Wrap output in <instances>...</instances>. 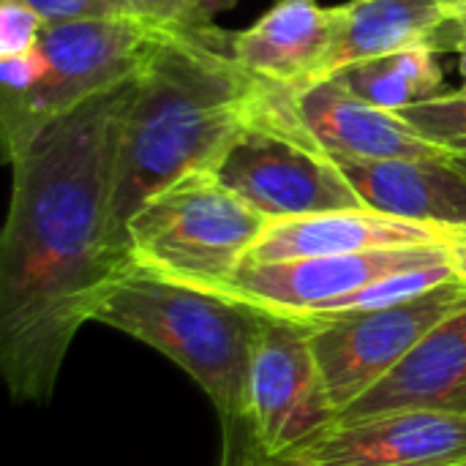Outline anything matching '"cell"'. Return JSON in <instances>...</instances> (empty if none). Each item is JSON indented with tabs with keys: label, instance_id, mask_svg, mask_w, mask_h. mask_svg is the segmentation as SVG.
Returning <instances> with one entry per match:
<instances>
[{
	"label": "cell",
	"instance_id": "30bf717a",
	"mask_svg": "<svg viewBox=\"0 0 466 466\" xmlns=\"http://www.w3.org/2000/svg\"><path fill=\"white\" fill-rule=\"evenodd\" d=\"M292 466H464L466 418L434 410H396L336 420L284 456Z\"/></svg>",
	"mask_w": 466,
	"mask_h": 466
},
{
	"label": "cell",
	"instance_id": "7402d4cb",
	"mask_svg": "<svg viewBox=\"0 0 466 466\" xmlns=\"http://www.w3.org/2000/svg\"><path fill=\"white\" fill-rule=\"evenodd\" d=\"M221 466H292L284 459H270L265 456L246 420L240 423H224V459Z\"/></svg>",
	"mask_w": 466,
	"mask_h": 466
},
{
	"label": "cell",
	"instance_id": "277c9868",
	"mask_svg": "<svg viewBox=\"0 0 466 466\" xmlns=\"http://www.w3.org/2000/svg\"><path fill=\"white\" fill-rule=\"evenodd\" d=\"M268 221L213 169H197L137 208L126 227V248L142 270L224 295Z\"/></svg>",
	"mask_w": 466,
	"mask_h": 466
},
{
	"label": "cell",
	"instance_id": "6da1fadb",
	"mask_svg": "<svg viewBox=\"0 0 466 466\" xmlns=\"http://www.w3.org/2000/svg\"><path fill=\"white\" fill-rule=\"evenodd\" d=\"M137 76L55 117L8 161L0 238V374L16 404L46 407L66 355L131 265L115 229L120 120Z\"/></svg>",
	"mask_w": 466,
	"mask_h": 466
},
{
	"label": "cell",
	"instance_id": "cb8c5ba5",
	"mask_svg": "<svg viewBox=\"0 0 466 466\" xmlns=\"http://www.w3.org/2000/svg\"><path fill=\"white\" fill-rule=\"evenodd\" d=\"M448 150H451V153H448V158H451V161H453V164H456V167H459V169L466 175V137L464 139H453V142H448Z\"/></svg>",
	"mask_w": 466,
	"mask_h": 466
},
{
	"label": "cell",
	"instance_id": "484cf974",
	"mask_svg": "<svg viewBox=\"0 0 466 466\" xmlns=\"http://www.w3.org/2000/svg\"><path fill=\"white\" fill-rule=\"evenodd\" d=\"M451 16H459V14H466V0H437Z\"/></svg>",
	"mask_w": 466,
	"mask_h": 466
},
{
	"label": "cell",
	"instance_id": "ba28073f",
	"mask_svg": "<svg viewBox=\"0 0 466 466\" xmlns=\"http://www.w3.org/2000/svg\"><path fill=\"white\" fill-rule=\"evenodd\" d=\"M336 418L306 328L265 314L251 360L246 412L257 448L270 459H284L319 437Z\"/></svg>",
	"mask_w": 466,
	"mask_h": 466
},
{
	"label": "cell",
	"instance_id": "e0dca14e",
	"mask_svg": "<svg viewBox=\"0 0 466 466\" xmlns=\"http://www.w3.org/2000/svg\"><path fill=\"white\" fill-rule=\"evenodd\" d=\"M328 79L388 112H401L429 98H437L442 96L445 85L442 66L437 60V46L431 44L407 46L390 55L360 60L336 71Z\"/></svg>",
	"mask_w": 466,
	"mask_h": 466
},
{
	"label": "cell",
	"instance_id": "5b68a950",
	"mask_svg": "<svg viewBox=\"0 0 466 466\" xmlns=\"http://www.w3.org/2000/svg\"><path fill=\"white\" fill-rule=\"evenodd\" d=\"M175 30L142 19L44 22L35 46L44 76L14 98H0L3 150L11 158L55 117L142 71L161 38Z\"/></svg>",
	"mask_w": 466,
	"mask_h": 466
},
{
	"label": "cell",
	"instance_id": "8992f818",
	"mask_svg": "<svg viewBox=\"0 0 466 466\" xmlns=\"http://www.w3.org/2000/svg\"><path fill=\"white\" fill-rule=\"evenodd\" d=\"M213 172L268 218L366 208L339 164L295 123L284 85L276 82Z\"/></svg>",
	"mask_w": 466,
	"mask_h": 466
},
{
	"label": "cell",
	"instance_id": "ac0fdd59",
	"mask_svg": "<svg viewBox=\"0 0 466 466\" xmlns=\"http://www.w3.org/2000/svg\"><path fill=\"white\" fill-rule=\"evenodd\" d=\"M44 22L66 19H142L167 27H208L197 0H16Z\"/></svg>",
	"mask_w": 466,
	"mask_h": 466
},
{
	"label": "cell",
	"instance_id": "d4e9b609",
	"mask_svg": "<svg viewBox=\"0 0 466 466\" xmlns=\"http://www.w3.org/2000/svg\"><path fill=\"white\" fill-rule=\"evenodd\" d=\"M235 0H197V5H199V11L208 16V19H213L218 11H224V8H229Z\"/></svg>",
	"mask_w": 466,
	"mask_h": 466
},
{
	"label": "cell",
	"instance_id": "d6986e66",
	"mask_svg": "<svg viewBox=\"0 0 466 466\" xmlns=\"http://www.w3.org/2000/svg\"><path fill=\"white\" fill-rule=\"evenodd\" d=\"M456 276H459L456 262H440V265H429V268L401 270V273L385 276V279L358 289L355 295H347V298L333 300L328 306H319V309H314V311H309L303 317H295V322H314V319H325V317L363 314V311H377V309L399 306V303L415 300V298L442 287L445 281H451Z\"/></svg>",
	"mask_w": 466,
	"mask_h": 466
},
{
	"label": "cell",
	"instance_id": "83f0119b",
	"mask_svg": "<svg viewBox=\"0 0 466 466\" xmlns=\"http://www.w3.org/2000/svg\"><path fill=\"white\" fill-rule=\"evenodd\" d=\"M453 262H456V270L466 279V248H456L453 246Z\"/></svg>",
	"mask_w": 466,
	"mask_h": 466
},
{
	"label": "cell",
	"instance_id": "3957f363",
	"mask_svg": "<svg viewBox=\"0 0 466 466\" xmlns=\"http://www.w3.org/2000/svg\"><path fill=\"white\" fill-rule=\"evenodd\" d=\"M93 322L180 366L205 390L221 423L246 420L251 360L265 322L259 309L169 281L131 262L101 295Z\"/></svg>",
	"mask_w": 466,
	"mask_h": 466
},
{
	"label": "cell",
	"instance_id": "52a82bcc",
	"mask_svg": "<svg viewBox=\"0 0 466 466\" xmlns=\"http://www.w3.org/2000/svg\"><path fill=\"white\" fill-rule=\"evenodd\" d=\"M464 306L466 279L459 273L442 287L399 306L300 322L336 412L341 415L377 388L442 319Z\"/></svg>",
	"mask_w": 466,
	"mask_h": 466
},
{
	"label": "cell",
	"instance_id": "9a60e30c",
	"mask_svg": "<svg viewBox=\"0 0 466 466\" xmlns=\"http://www.w3.org/2000/svg\"><path fill=\"white\" fill-rule=\"evenodd\" d=\"M339 25V5L279 0L251 27L227 33L232 57L254 76L276 85H303L319 74Z\"/></svg>",
	"mask_w": 466,
	"mask_h": 466
},
{
	"label": "cell",
	"instance_id": "f1b7e54d",
	"mask_svg": "<svg viewBox=\"0 0 466 466\" xmlns=\"http://www.w3.org/2000/svg\"><path fill=\"white\" fill-rule=\"evenodd\" d=\"M464 466H466V464H464Z\"/></svg>",
	"mask_w": 466,
	"mask_h": 466
},
{
	"label": "cell",
	"instance_id": "7c38bea8",
	"mask_svg": "<svg viewBox=\"0 0 466 466\" xmlns=\"http://www.w3.org/2000/svg\"><path fill=\"white\" fill-rule=\"evenodd\" d=\"M369 210L440 227H466V175L448 158L330 156Z\"/></svg>",
	"mask_w": 466,
	"mask_h": 466
},
{
	"label": "cell",
	"instance_id": "4fadbf2b",
	"mask_svg": "<svg viewBox=\"0 0 466 466\" xmlns=\"http://www.w3.org/2000/svg\"><path fill=\"white\" fill-rule=\"evenodd\" d=\"M431 243H451V238L445 229L431 224L385 216L369 208H352L270 218L246 262H287Z\"/></svg>",
	"mask_w": 466,
	"mask_h": 466
},
{
	"label": "cell",
	"instance_id": "8fae6325",
	"mask_svg": "<svg viewBox=\"0 0 466 466\" xmlns=\"http://www.w3.org/2000/svg\"><path fill=\"white\" fill-rule=\"evenodd\" d=\"M295 123L328 153L347 158H434L448 145L420 137L396 112L380 109L333 79L284 85Z\"/></svg>",
	"mask_w": 466,
	"mask_h": 466
},
{
	"label": "cell",
	"instance_id": "ffe728a7",
	"mask_svg": "<svg viewBox=\"0 0 466 466\" xmlns=\"http://www.w3.org/2000/svg\"><path fill=\"white\" fill-rule=\"evenodd\" d=\"M404 123H410L420 137L448 145L453 139L466 137V90L442 93L423 104L396 112Z\"/></svg>",
	"mask_w": 466,
	"mask_h": 466
},
{
	"label": "cell",
	"instance_id": "7a4b0ae2",
	"mask_svg": "<svg viewBox=\"0 0 466 466\" xmlns=\"http://www.w3.org/2000/svg\"><path fill=\"white\" fill-rule=\"evenodd\" d=\"M268 85L232 57L227 30L216 25L175 27L161 38L120 120L112 213L123 243L128 218L147 197L216 167L259 112Z\"/></svg>",
	"mask_w": 466,
	"mask_h": 466
},
{
	"label": "cell",
	"instance_id": "44dd1931",
	"mask_svg": "<svg viewBox=\"0 0 466 466\" xmlns=\"http://www.w3.org/2000/svg\"><path fill=\"white\" fill-rule=\"evenodd\" d=\"M41 25H44V19L33 8L22 5L16 0H3L0 3V44H3V55H16V52L27 49L35 41Z\"/></svg>",
	"mask_w": 466,
	"mask_h": 466
},
{
	"label": "cell",
	"instance_id": "2e32d148",
	"mask_svg": "<svg viewBox=\"0 0 466 466\" xmlns=\"http://www.w3.org/2000/svg\"><path fill=\"white\" fill-rule=\"evenodd\" d=\"M453 16L437 0H352L339 5V25L319 74L311 79H328L336 71L390 55L407 46L437 41L440 30Z\"/></svg>",
	"mask_w": 466,
	"mask_h": 466
},
{
	"label": "cell",
	"instance_id": "5bb4252c",
	"mask_svg": "<svg viewBox=\"0 0 466 466\" xmlns=\"http://www.w3.org/2000/svg\"><path fill=\"white\" fill-rule=\"evenodd\" d=\"M396 410H434L466 418V306L442 319L399 369L336 420H363Z\"/></svg>",
	"mask_w": 466,
	"mask_h": 466
},
{
	"label": "cell",
	"instance_id": "4316f807",
	"mask_svg": "<svg viewBox=\"0 0 466 466\" xmlns=\"http://www.w3.org/2000/svg\"><path fill=\"white\" fill-rule=\"evenodd\" d=\"M448 238H451V246H456V248H466V227H461V229H451V232H448Z\"/></svg>",
	"mask_w": 466,
	"mask_h": 466
},
{
	"label": "cell",
	"instance_id": "603a6c76",
	"mask_svg": "<svg viewBox=\"0 0 466 466\" xmlns=\"http://www.w3.org/2000/svg\"><path fill=\"white\" fill-rule=\"evenodd\" d=\"M451 27H453V49H466V14H459L451 19Z\"/></svg>",
	"mask_w": 466,
	"mask_h": 466
},
{
	"label": "cell",
	"instance_id": "9c48e42d",
	"mask_svg": "<svg viewBox=\"0 0 466 466\" xmlns=\"http://www.w3.org/2000/svg\"><path fill=\"white\" fill-rule=\"evenodd\" d=\"M440 262H453L451 243L374 248L287 262H243L224 295L265 314L295 319L319 306L355 295L385 276Z\"/></svg>",
	"mask_w": 466,
	"mask_h": 466
}]
</instances>
